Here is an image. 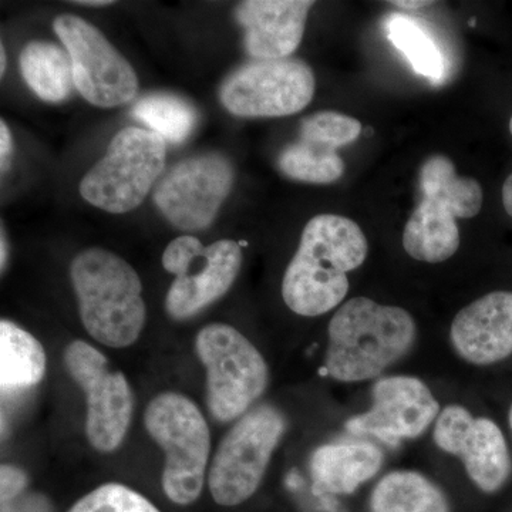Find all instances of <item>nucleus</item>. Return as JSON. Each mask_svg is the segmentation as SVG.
I'll list each match as a JSON object with an SVG mask.
<instances>
[{
    "label": "nucleus",
    "mask_w": 512,
    "mask_h": 512,
    "mask_svg": "<svg viewBox=\"0 0 512 512\" xmlns=\"http://www.w3.org/2000/svg\"><path fill=\"white\" fill-rule=\"evenodd\" d=\"M326 370L339 382H365L413 348L417 326L413 316L397 306L353 298L340 306L329 322Z\"/></svg>",
    "instance_id": "nucleus-1"
},
{
    "label": "nucleus",
    "mask_w": 512,
    "mask_h": 512,
    "mask_svg": "<svg viewBox=\"0 0 512 512\" xmlns=\"http://www.w3.org/2000/svg\"><path fill=\"white\" fill-rule=\"evenodd\" d=\"M70 278L84 329L101 345L127 348L146 325L143 285L133 266L103 248L74 256Z\"/></svg>",
    "instance_id": "nucleus-2"
},
{
    "label": "nucleus",
    "mask_w": 512,
    "mask_h": 512,
    "mask_svg": "<svg viewBox=\"0 0 512 512\" xmlns=\"http://www.w3.org/2000/svg\"><path fill=\"white\" fill-rule=\"evenodd\" d=\"M144 424L165 454V495L178 505L194 503L204 487L211 451L210 429L197 404L181 393L158 394L147 406Z\"/></svg>",
    "instance_id": "nucleus-3"
},
{
    "label": "nucleus",
    "mask_w": 512,
    "mask_h": 512,
    "mask_svg": "<svg viewBox=\"0 0 512 512\" xmlns=\"http://www.w3.org/2000/svg\"><path fill=\"white\" fill-rule=\"evenodd\" d=\"M195 352L207 370L208 410L221 423L247 414L268 387L264 356L234 326H205L195 339Z\"/></svg>",
    "instance_id": "nucleus-4"
},
{
    "label": "nucleus",
    "mask_w": 512,
    "mask_h": 512,
    "mask_svg": "<svg viewBox=\"0 0 512 512\" xmlns=\"http://www.w3.org/2000/svg\"><path fill=\"white\" fill-rule=\"evenodd\" d=\"M165 156L164 138L144 128H123L111 140L106 156L84 175L80 194L110 214L136 210L163 173Z\"/></svg>",
    "instance_id": "nucleus-5"
},
{
    "label": "nucleus",
    "mask_w": 512,
    "mask_h": 512,
    "mask_svg": "<svg viewBox=\"0 0 512 512\" xmlns=\"http://www.w3.org/2000/svg\"><path fill=\"white\" fill-rule=\"evenodd\" d=\"M285 430L284 414L269 404L239 417L212 458L208 485L215 503L235 507L256 493Z\"/></svg>",
    "instance_id": "nucleus-6"
},
{
    "label": "nucleus",
    "mask_w": 512,
    "mask_h": 512,
    "mask_svg": "<svg viewBox=\"0 0 512 512\" xmlns=\"http://www.w3.org/2000/svg\"><path fill=\"white\" fill-rule=\"evenodd\" d=\"M241 265L242 249L231 239L204 247L192 235L175 238L163 254L165 271L175 276L165 296L168 315L184 320L204 311L234 285Z\"/></svg>",
    "instance_id": "nucleus-7"
},
{
    "label": "nucleus",
    "mask_w": 512,
    "mask_h": 512,
    "mask_svg": "<svg viewBox=\"0 0 512 512\" xmlns=\"http://www.w3.org/2000/svg\"><path fill=\"white\" fill-rule=\"evenodd\" d=\"M64 366L86 394L87 440L100 453H113L126 439L134 400L126 376L111 370L107 357L83 340L64 350Z\"/></svg>",
    "instance_id": "nucleus-8"
},
{
    "label": "nucleus",
    "mask_w": 512,
    "mask_h": 512,
    "mask_svg": "<svg viewBox=\"0 0 512 512\" xmlns=\"http://www.w3.org/2000/svg\"><path fill=\"white\" fill-rule=\"evenodd\" d=\"M53 29L72 59L74 87L90 104L110 109L137 96L133 66L99 29L74 15L59 16Z\"/></svg>",
    "instance_id": "nucleus-9"
},
{
    "label": "nucleus",
    "mask_w": 512,
    "mask_h": 512,
    "mask_svg": "<svg viewBox=\"0 0 512 512\" xmlns=\"http://www.w3.org/2000/svg\"><path fill=\"white\" fill-rule=\"evenodd\" d=\"M315 86V74L302 60H255L225 80L220 97L238 117H285L311 103Z\"/></svg>",
    "instance_id": "nucleus-10"
},
{
    "label": "nucleus",
    "mask_w": 512,
    "mask_h": 512,
    "mask_svg": "<svg viewBox=\"0 0 512 512\" xmlns=\"http://www.w3.org/2000/svg\"><path fill=\"white\" fill-rule=\"evenodd\" d=\"M234 184V168L220 154H204L174 165L158 184L154 202L181 231L210 227Z\"/></svg>",
    "instance_id": "nucleus-11"
},
{
    "label": "nucleus",
    "mask_w": 512,
    "mask_h": 512,
    "mask_svg": "<svg viewBox=\"0 0 512 512\" xmlns=\"http://www.w3.org/2000/svg\"><path fill=\"white\" fill-rule=\"evenodd\" d=\"M373 406L346 423L355 436H373L390 447L421 436L440 414V404L420 379L390 376L372 389Z\"/></svg>",
    "instance_id": "nucleus-12"
},
{
    "label": "nucleus",
    "mask_w": 512,
    "mask_h": 512,
    "mask_svg": "<svg viewBox=\"0 0 512 512\" xmlns=\"http://www.w3.org/2000/svg\"><path fill=\"white\" fill-rule=\"evenodd\" d=\"M444 453L461 458L470 480L484 493H495L508 480L511 460L503 431L493 420L471 416L463 406L441 410L433 433Z\"/></svg>",
    "instance_id": "nucleus-13"
},
{
    "label": "nucleus",
    "mask_w": 512,
    "mask_h": 512,
    "mask_svg": "<svg viewBox=\"0 0 512 512\" xmlns=\"http://www.w3.org/2000/svg\"><path fill=\"white\" fill-rule=\"evenodd\" d=\"M450 340L461 359L487 366L512 355V292H491L461 309Z\"/></svg>",
    "instance_id": "nucleus-14"
},
{
    "label": "nucleus",
    "mask_w": 512,
    "mask_h": 512,
    "mask_svg": "<svg viewBox=\"0 0 512 512\" xmlns=\"http://www.w3.org/2000/svg\"><path fill=\"white\" fill-rule=\"evenodd\" d=\"M311 0H247L235 9L244 45L255 60L288 59L301 45Z\"/></svg>",
    "instance_id": "nucleus-15"
},
{
    "label": "nucleus",
    "mask_w": 512,
    "mask_h": 512,
    "mask_svg": "<svg viewBox=\"0 0 512 512\" xmlns=\"http://www.w3.org/2000/svg\"><path fill=\"white\" fill-rule=\"evenodd\" d=\"M348 292V274L302 248L293 256L282 282L286 306L309 318L333 311Z\"/></svg>",
    "instance_id": "nucleus-16"
},
{
    "label": "nucleus",
    "mask_w": 512,
    "mask_h": 512,
    "mask_svg": "<svg viewBox=\"0 0 512 512\" xmlns=\"http://www.w3.org/2000/svg\"><path fill=\"white\" fill-rule=\"evenodd\" d=\"M383 454L369 443L325 444L311 458V474L318 493L348 495L379 473Z\"/></svg>",
    "instance_id": "nucleus-17"
},
{
    "label": "nucleus",
    "mask_w": 512,
    "mask_h": 512,
    "mask_svg": "<svg viewBox=\"0 0 512 512\" xmlns=\"http://www.w3.org/2000/svg\"><path fill=\"white\" fill-rule=\"evenodd\" d=\"M403 247L417 261H447L460 247L456 217L439 201L423 198L404 227Z\"/></svg>",
    "instance_id": "nucleus-18"
},
{
    "label": "nucleus",
    "mask_w": 512,
    "mask_h": 512,
    "mask_svg": "<svg viewBox=\"0 0 512 512\" xmlns=\"http://www.w3.org/2000/svg\"><path fill=\"white\" fill-rule=\"evenodd\" d=\"M299 248L348 274L365 262L369 244L355 221L340 215L320 214L306 224Z\"/></svg>",
    "instance_id": "nucleus-19"
},
{
    "label": "nucleus",
    "mask_w": 512,
    "mask_h": 512,
    "mask_svg": "<svg viewBox=\"0 0 512 512\" xmlns=\"http://www.w3.org/2000/svg\"><path fill=\"white\" fill-rule=\"evenodd\" d=\"M46 373V353L35 336L3 319L0 322V387L3 393L36 386Z\"/></svg>",
    "instance_id": "nucleus-20"
},
{
    "label": "nucleus",
    "mask_w": 512,
    "mask_h": 512,
    "mask_svg": "<svg viewBox=\"0 0 512 512\" xmlns=\"http://www.w3.org/2000/svg\"><path fill=\"white\" fill-rule=\"evenodd\" d=\"M419 184L423 198L439 201L456 218H474L483 207V188L470 177H460L450 158L436 154L421 165Z\"/></svg>",
    "instance_id": "nucleus-21"
},
{
    "label": "nucleus",
    "mask_w": 512,
    "mask_h": 512,
    "mask_svg": "<svg viewBox=\"0 0 512 512\" xmlns=\"http://www.w3.org/2000/svg\"><path fill=\"white\" fill-rule=\"evenodd\" d=\"M372 512H450L446 494L417 471L386 474L370 495Z\"/></svg>",
    "instance_id": "nucleus-22"
},
{
    "label": "nucleus",
    "mask_w": 512,
    "mask_h": 512,
    "mask_svg": "<svg viewBox=\"0 0 512 512\" xmlns=\"http://www.w3.org/2000/svg\"><path fill=\"white\" fill-rule=\"evenodd\" d=\"M20 70L39 99L57 103L72 93V59L69 53L53 43H28L20 53Z\"/></svg>",
    "instance_id": "nucleus-23"
},
{
    "label": "nucleus",
    "mask_w": 512,
    "mask_h": 512,
    "mask_svg": "<svg viewBox=\"0 0 512 512\" xmlns=\"http://www.w3.org/2000/svg\"><path fill=\"white\" fill-rule=\"evenodd\" d=\"M383 29L387 39L412 64L414 72L434 83L443 79L446 73L443 52L419 20L393 13L384 19Z\"/></svg>",
    "instance_id": "nucleus-24"
},
{
    "label": "nucleus",
    "mask_w": 512,
    "mask_h": 512,
    "mask_svg": "<svg viewBox=\"0 0 512 512\" xmlns=\"http://www.w3.org/2000/svg\"><path fill=\"white\" fill-rule=\"evenodd\" d=\"M133 116L171 144L184 143L198 121L197 110L187 100L168 93L148 94L138 100Z\"/></svg>",
    "instance_id": "nucleus-25"
},
{
    "label": "nucleus",
    "mask_w": 512,
    "mask_h": 512,
    "mask_svg": "<svg viewBox=\"0 0 512 512\" xmlns=\"http://www.w3.org/2000/svg\"><path fill=\"white\" fill-rule=\"evenodd\" d=\"M278 167L286 177L311 184L335 183L345 173L338 151L301 138L282 151Z\"/></svg>",
    "instance_id": "nucleus-26"
},
{
    "label": "nucleus",
    "mask_w": 512,
    "mask_h": 512,
    "mask_svg": "<svg viewBox=\"0 0 512 512\" xmlns=\"http://www.w3.org/2000/svg\"><path fill=\"white\" fill-rule=\"evenodd\" d=\"M362 134V124L338 111H319L301 124V140L338 150L355 143Z\"/></svg>",
    "instance_id": "nucleus-27"
},
{
    "label": "nucleus",
    "mask_w": 512,
    "mask_h": 512,
    "mask_svg": "<svg viewBox=\"0 0 512 512\" xmlns=\"http://www.w3.org/2000/svg\"><path fill=\"white\" fill-rule=\"evenodd\" d=\"M69 512H161L144 495L127 485L109 483L100 485L84 495Z\"/></svg>",
    "instance_id": "nucleus-28"
},
{
    "label": "nucleus",
    "mask_w": 512,
    "mask_h": 512,
    "mask_svg": "<svg viewBox=\"0 0 512 512\" xmlns=\"http://www.w3.org/2000/svg\"><path fill=\"white\" fill-rule=\"evenodd\" d=\"M0 484H2V501L12 500L26 487L28 484V477L19 468L6 466L3 464L2 470H0Z\"/></svg>",
    "instance_id": "nucleus-29"
},
{
    "label": "nucleus",
    "mask_w": 512,
    "mask_h": 512,
    "mask_svg": "<svg viewBox=\"0 0 512 512\" xmlns=\"http://www.w3.org/2000/svg\"><path fill=\"white\" fill-rule=\"evenodd\" d=\"M13 141L9 127L5 121L0 123V164H2V173L9 168L10 157H12Z\"/></svg>",
    "instance_id": "nucleus-30"
},
{
    "label": "nucleus",
    "mask_w": 512,
    "mask_h": 512,
    "mask_svg": "<svg viewBox=\"0 0 512 512\" xmlns=\"http://www.w3.org/2000/svg\"><path fill=\"white\" fill-rule=\"evenodd\" d=\"M503 204L505 211L512 218V174L505 180L503 187Z\"/></svg>",
    "instance_id": "nucleus-31"
},
{
    "label": "nucleus",
    "mask_w": 512,
    "mask_h": 512,
    "mask_svg": "<svg viewBox=\"0 0 512 512\" xmlns=\"http://www.w3.org/2000/svg\"><path fill=\"white\" fill-rule=\"evenodd\" d=\"M390 3L403 9H419L424 8V6L433 5V2H427V0H394V2Z\"/></svg>",
    "instance_id": "nucleus-32"
},
{
    "label": "nucleus",
    "mask_w": 512,
    "mask_h": 512,
    "mask_svg": "<svg viewBox=\"0 0 512 512\" xmlns=\"http://www.w3.org/2000/svg\"><path fill=\"white\" fill-rule=\"evenodd\" d=\"M74 3H76V5L94 6V8H99V6H109L113 2H110V0H82V2Z\"/></svg>",
    "instance_id": "nucleus-33"
},
{
    "label": "nucleus",
    "mask_w": 512,
    "mask_h": 512,
    "mask_svg": "<svg viewBox=\"0 0 512 512\" xmlns=\"http://www.w3.org/2000/svg\"><path fill=\"white\" fill-rule=\"evenodd\" d=\"M2 254H0V262H2V271L5 268L6 259H8V244L5 241V232L2 231Z\"/></svg>",
    "instance_id": "nucleus-34"
},
{
    "label": "nucleus",
    "mask_w": 512,
    "mask_h": 512,
    "mask_svg": "<svg viewBox=\"0 0 512 512\" xmlns=\"http://www.w3.org/2000/svg\"><path fill=\"white\" fill-rule=\"evenodd\" d=\"M6 69V52L5 47L2 46V49H0V73H5Z\"/></svg>",
    "instance_id": "nucleus-35"
},
{
    "label": "nucleus",
    "mask_w": 512,
    "mask_h": 512,
    "mask_svg": "<svg viewBox=\"0 0 512 512\" xmlns=\"http://www.w3.org/2000/svg\"><path fill=\"white\" fill-rule=\"evenodd\" d=\"M510 426H511V430H512V404H511V409H510Z\"/></svg>",
    "instance_id": "nucleus-36"
},
{
    "label": "nucleus",
    "mask_w": 512,
    "mask_h": 512,
    "mask_svg": "<svg viewBox=\"0 0 512 512\" xmlns=\"http://www.w3.org/2000/svg\"><path fill=\"white\" fill-rule=\"evenodd\" d=\"M510 131H511V134H512V117H511V120H510Z\"/></svg>",
    "instance_id": "nucleus-37"
}]
</instances>
